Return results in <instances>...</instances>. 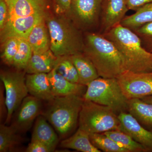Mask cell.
<instances>
[{"instance_id": "6da1fadb", "label": "cell", "mask_w": 152, "mask_h": 152, "mask_svg": "<svg viewBox=\"0 0 152 152\" xmlns=\"http://www.w3.org/2000/svg\"><path fill=\"white\" fill-rule=\"evenodd\" d=\"M104 37L115 45L122 58L126 71L134 73L152 72V54L142 46L141 40L132 30L117 25Z\"/></svg>"}, {"instance_id": "7a4b0ae2", "label": "cell", "mask_w": 152, "mask_h": 152, "mask_svg": "<svg viewBox=\"0 0 152 152\" xmlns=\"http://www.w3.org/2000/svg\"><path fill=\"white\" fill-rule=\"evenodd\" d=\"M86 39V56L94 64L99 77L116 78L126 71L121 56L110 41L95 34H88Z\"/></svg>"}, {"instance_id": "3957f363", "label": "cell", "mask_w": 152, "mask_h": 152, "mask_svg": "<svg viewBox=\"0 0 152 152\" xmlns=\"http://www.w3.org/2000/svg\"><path fill=\"white\" fill-rule=\"evenodd\" d=\"M83 102V96L77 95L56 97L50 102L43 115L60 138L68 137L75 129Z\"/></svg>"}, {"instance_id": "277c9868", "label": "cell", "mask_w": 152, "mask_h": 152, "mask_svg": "<svg viewBox=\"0 0 152 152\" xmlns=\"http://www.w3.org/2000/svg\"><path fill=\"white\" fill-rule=\"evenodd\" d=\"M85 100L111 108L117 115L128 112V99L123 94L117 79L99 77L87 86Z\"/></svg>"}, {"instance_id": "5b68a950", "label": "cell", "mask_w": 152, "mask_h": 152, "mask_svg": "<svg viewBox=\"0 0 152 152\" xmlns=\"http://www.w3.org/2000/svg\"><path fill=\"white\" fill-rule=\"evenodd\" d=\"M79 128L89 134L119 130L118 115L111 108L84 99L79 117Z\"/></svg>"}, {"instance_id": "8992f818", "label": "cell", "mask_w": 152, "mask_h": 152, "mask_svg": "<svg viewBox=\"0 0 152 152\" xmlns=\"http://www.w3.org/2000/svg\"><path fill=\"white\" fill-rule=\"evenodd\" d=\"M50 39V49L57 58L69 57L80 53L82 44L72 26L59 18L47 21Z\"/></svg>"}, {"instance_id": "52a82bcc", "label": "cell", "mask_w": 152, "mask_h": 152, "mask_svg": "<svg viewBox=\"0 0 152 152\" xmlns=\"http://www.w3.org/2000/svg\"><path fill=\"white\" fill-rule=\"evenodd\" d=\"M1 80L5 91L7 114L6 124L11 121L14 112L19 108L28 93L26 76L21 72H7L1 74Z\"/></svg>"}, {"instance_id": "ba28073f", "label": "cell", "mask_w": 152, "mask_h": 152, "mask_svg": "<svg viewBox=\"0 0 152 152\" xmlns=\"http://www.w3.org/2000/svg\"><path fill=\"white\" fill-rule=\"evenodd\" d=\"M116 79L128 100L142 99L152 95V72L134 73L126 71Z\"/></svg>"}, {"instance_id": "9c48e42d", "label": "cell", "mask_w": 152, "mask_h": 152, "mask_svg": "<svg viewBox=\"0 0 152 152\" xmlns=\"http://www.w3.org/2000/svg\"><path fill=\"white\" fill-rule=\"evenodd\" d=\"M44 14L45 12H41L27 17L8 18L4 27L1 31L2 41L12 37L27 39L35 26L43 20Z\"/></svg>"}, {"instance_id": "30bf717a", "label": "cell", "mask_w": 152, "mask_h": 152, "mask_svg": "<svg viewBox=\"0 0 152 152\" xmlns=\"http://www.w3.org/2000/svg\"><path fill=\"white\" fill-rule=\"evenodd\" d=\"M42 108L41 100L31 95L24 99L12 126L18 133H24L31 127L39 115Z\"/></svg>"}, {"instance_id": "8fae6325", "label": "cell", "mask_w": 152, "mask_h": 152, "mask_svg": "<svg viewBox=\"0 0 152 152\" xmlns=\"http://www.w3.org/2000/svg\"><path fill=\"white\" fill-rule=\"evenodd\" d=\"M118 117L121 123L119 130L130 136L148 152H152V132L142 126L128 112H122Z\"/></svg>"}, {"instance_id": "7c38bea8", "label": "cell", "mask_w": 152, "mask_h": 152, "mask_svg": "<svg viewBox=\"0 0 152 152\" xmlns=\"http://www.w3.org/2000/svg\"><path fill=\"white\" fill-rule=\"evenodd\" d=\"M26 82L28 93L33 96L50 102L55 99L48 74H28Z\"/></svg>"}, {"instance_id": "4fadbf2b", "label": "cell", "mask_w": 152, "mask_h": 152, "mask_svg": "<svg viewBox=\"0 0 152 152\" xmlns=\"http://www.w3.org/2000/svg\"><path fill=\"white\" fill-rule=\"evenodd\" d=\"M129 10L126 0H105L102 22L105 32L121 24Z\"/></svg>"}, {"instance_id": "5bb4252c", "label": "cell", "mask_w": 152, "mask_h": 152, "mask_svg": "<svg viewBox=\"0 0 152 152\" xmlns=\"http://www.w3.org/2000/svg\"><path fill=\"white\" fill-rule=\"evenodd\" d=\"M48 75L55 97L72 95L83 96L86 92V86L69 81L55 69L48 73Z\"/></svg>"}, {"instance_id": "9a60e30c", "label": "cell", "mask_w": 152, "mask_h": 152, "mask_svg": "<svg viewBox=\"0 0 152 152\" xmlns=\"http://www.w3.org/2000/svg\"><path fill=\"white\" fill-rule=\"evenodd\" d=\"M102 0H72V7L75 16L83 24L90 25L97 18Z\"/></svg>"}, {"instance_id": "2e32d148", "label": "cell", "mask_w": 152, "mask_h": 152, "mask_svg": "<svg viewBox=\"0 0 152 152\" xmlns=\"http://www.w3.org/2000/svg\"><path fill=\"white\" fill-rule=\"evenodd\" d=\"M8 9V18L24 17L44 12L45 0H4Z\"/></svg>"}, {"instance_id": "e0dca14e", "label": "cell", "mask_w": 152, "mask_h": 152, "mask_svg": "<svg viewBox=\"0 0 152 152\" xmlns=\"http://www.w3.org/2000/svg\"><path fill=\"white\" fill-rule=\"evenodd\" d=\"M31 140L39 141L55 150L59 139L46 118L40 115L36 120Z\"/></svg>"}, {"instance_id": "ac0fdd59", "label": "cell", "mask_w": 152, "mask_h": 152, "mask_svg": "<svg viewBox=\"0 0 152 152\" xmlns=\"http://www.w3.org/2000/svg\"><path fill=\"white\" fill-rule=\"evenodd\" d=\"M128 112L142 126L152 132V104L141 99L128 100Z\"/></svg>"}, {"instance_id": "d6986e66", "label": "cell", "mask_w": 152, "mask_h": 152, "mask_svg": "<svg viewBox=\"0 0 152 152\" xmlns=\"http://www.w3.org/2000/svg\"><path fill=\"white\" fill-rule=\"evenodd\" d=\"M57 59L50 49L42 53H33L25 71L28 74L49 73L54 68Z\"/></svg>"}, {"instance_id": "ffe728a7", "label": "cell", "mask_w": 152, "mask_h": 152, "mask_svg": "<svg viewBox=\"0 0 152 152\" xmlns=\"http://www.w3.org/2000/svg\"><path fill=\"white\" fill-rule=\"evenodd\" d=\"M75 67L79 78V83L86 86L99 77L94 64L86 56L80 53L69 56Z\"/></svg>"}, {"instance_id": "44dd1931", "label": "cell", "mask_w": 152, "mask_h": 152, "mask_svg": "<svg viewBox=\"0 0 152 152\" xmlns=\"http://www.w3.org/2000/svg\"><path fill=\"white\" fill-rule=\"evenodd\" d=\"M60 146L82 152H101L92 143L90 134L79 128L72 135L63 140Z\"/></svg>"}, {"instance_id": "7402d4cb", "label": "cell", "mask_w": 152, "mask_h": 152, "mask_svg": "<svg viewBox=\"0 0 152 152\" xmlns=\"http://www.w3.org/2000/svg\"><path fill=\"white\" fill-rule=\"evenodd\" d=\"M27 40L32 49L33 53H42L50 49V39L44 20L35 26Z\"/></svg>"}, {"instance_id": "603a6c76", "label": "cell", "mask_w": 152, "mask_h": 152, "mask_svg": "<svg viewBox=\"0 0 152 152\" xmlns=\"http://www.w3.org/2000/svg\"><path fill=\"white\" fill-rule=\"evenodd\" d=\"M136 11L132 15L125 17L121 24L134 31L152 22V2L143 6Z\"/></svg>"}, {"instance_id": "cb8c5ba5", "label": "cell", "mask_w": 152, "mask_h": 152, "mask_svg": "<svg viewBox=\"0 0 152 152\" xmlns=\"http://www.w3.org/2000/svg\"><path fill=\"white\" fill-rule=\"evenodd\" d=\"M128 152H148L145 148L135 141L126 133L119 130L104 133Z\"/></svg>"}, {"instance_id": "d4e9b609", "label": "cell", "mask_w": 152, "mask_h": 152, "mask_svg": "<svg viewBox=\"0 0 152 152\" xmlns=\"http://www.w3.org/2000/svg\"><path fill=\"white\" fill-rule=\"evenodd\" d=\"M15 128L11 125L0 126V152H7L12 151L18 144V134Z\"/></svg>"}, {"instance_id": "484cf974", "label": "cell", "mask_w": 152, "mask_h": 152, "mask_svg": "<svg viewBox=\"0 0 152 152\" xmlns=\"http://www.w3.org/2000/svg\"><path fill=\"white\" fill-rule=\"evenodd\" d=\"M92 143L101 151L128 152L104 133L90 134Z\"/></svg>"}, {"instance_id": "4316f807", "label": "cell", "mask_w": 152, "mask_h": 152, "mask_svg": "<svg viewBox=\"0 0 152 152\" xmlns=\"http://www.w3.org/2000/svg\"><path fill=\"white\" fill-rule=\"evenodd\" d=\"M18 50L15 58L12 65L19 70L26 69L33 53L32 49L27 39L19 38Z\"/></svg>"}, {"instance_id": "83f0119b", "label": "cell", "mask_w": 152, "mask_h": 152, "mask_svg": "<svg viewBox=\"0 0 152 152\" xmlns=\"http://www.w3.org/2000/svg\"><path fill=\"white\" fill-rule=\"evenodd\" d=\"M54 69L69 81L80 84L77 72L69 57L58 58Z\"/></svg>"}, {"instance_id": "f1b7e54d", "label": "cell", "mask_w": 152, "mask_h": 152, "mask_svg": "<svg viewBox=\"0 0 152 152\" xmlns=\"http://www.w3.org/2000/svg\"><path fill=\"white\" fill-rule=\"evenodd\" d=\"M4 42L2 59L7 64L12 65L14 58L18 50L19 39L12 37L7 38Z\"/></svg>"}, {"instance_id": "f546056e", "label": "cell", "mask_w": 152, "mask_h": 152, "mask_svg": "<svg viewBox=\"0 0 152 152\" xmlns=\"http://www.w3.org/2000/svg\"><path fill=\"white\" fill-rule=\"evenodd\" d=\"M134 31L152 50V22L143 25Z\"/></svg>"}, {"instance_id": "4dcf8cb0", "label": "cell", "mask_w": 152, "mask_h": 152, "mask_svg": "<svg viewBox=\"0 0 152 152\" xmlns=\"http://www.w3.org/2000/svg\"><path fill=\"white\" fill-rule=\"evenodd\" d=\"M55 150L46 144L37 140H31L26 150L27 152H50Z\"/></svg>"}, {"instance_id": "1f68e13d", "label": "cell", "mask_w": 152, "mask_h": 152, "mask_svg": "<svg viewBox=\"0 0 152 152\" xmlns=\"http://www.w3.org/2000/svg\"><path fill=\"white\" fill-rule=\"evenodd\" d=\"M7 5L4 0H0V29L2 31L4 27L8 18Z\"/></svg>"}, {"instance_id": "d6a6232c", "label": "cell", "mask_w": 152, "mask_h": 152, "mask_svg": "<svg viewBox=\"0 0 152 152\" xmlns=\"http://www.w3.org/2000/svg\"><path fill=\"white\" fill-rule=\"evenodd\" d=\"M72 0H53L55 8L58 13L65 12L69 10Z\"/></svg>"}, {"instance_id": "836d02e7", "label": "cell", "mask_w": 152, "mask_h": 152, "mask_svg": "<svg viewBox=\"0 0 152 152\" xmlns=\"http://www.w3.org/2000/svg\"><path fill=\"white\" fill-rule=\"evenodd\" d=\"M126 1L129 10L135 11L147 4L152 2V0H126Z\"/></svg>"}, {"instance_id": "e575fe53", "label": "cell", "mask_w": 152, "mask_h": 152, "mask_svg": "<svg viewBox=\"0 0 152 152\" xmlns=\"http://www.w3.org/2000/svg\"><path fill=\"white\" fill-rule=\"evenodd\" d=\"M4 86H1V92H0V114H1V119L3 118V115H4V112L5 111V108L7 109V106H6L5 96H4Z\"/></svg>"}, {"instance_id": "d590c367", "label": "cell", "mask_w": 152, "mask_h": 152, "mask_svg": "<svg viewBox=\"0 0 152 152\" xmlns=\"http://www.w3.org/2000/svg\"><path fill=\"white\" fill-rule=\"evenodd\" d=\"M141 99L144 102H146L152 104V95L142 98Z\"/></svg>"}, {"instance_id": "8d00e7d4", "label": "cell", "mask_w": 152, "mask_h": 152, "mask_svg": "<svg viewBox=\"0 0 152 152\" xmlns=\"http://www.w3.org/2000/svg\"><path fill=\"white\" fill-rule=\"evenodd\" d=\"M151 53L152 54V50H151Z\"/></svg>"}]
</instances>
